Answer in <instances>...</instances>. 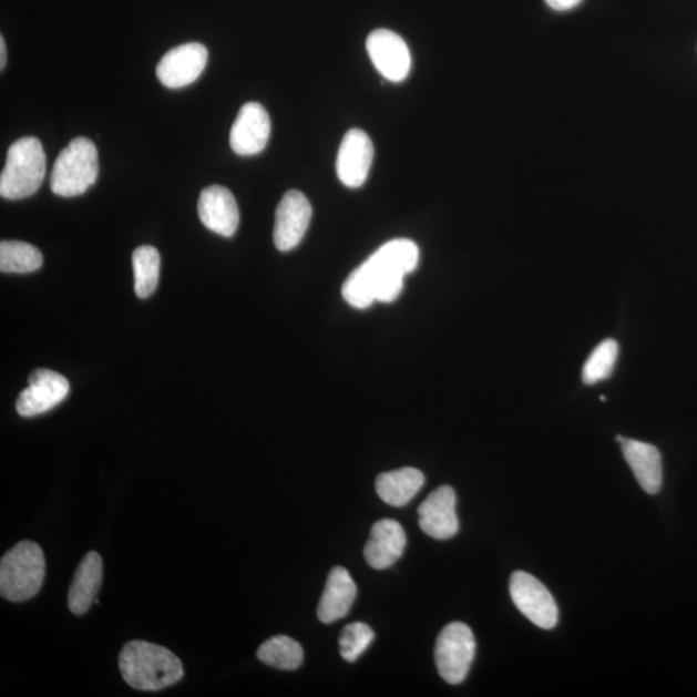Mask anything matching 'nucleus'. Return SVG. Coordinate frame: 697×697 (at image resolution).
<instances>
[{"mask_svg":"<svg viewBox=\"0 0 697 697\" xmlns=\"http://www.w3.org/2000/svg\"><path fill=\"white\" fill-rule=\"evenodd\" d=\"M420 250L410 239L386 243L350 274L342 297L351 307L366 309L375 301L393 303L402 293L403 278L418 268Z\"/></svg>","mask_w":697,"mask_h":697,"instance_id":"obj_1","label":"nucleus"},{"mask_svg":"<svg viewBox=\"0 0 697 697\" xmlns=\"http://www.w3.org/2000/svg\"><path fill=\"white\" fill-rule=\"evenodd\" d=\"M122 677L140 691H160L184 677L182 660L168 648L146 640H131L120 655Z\"/></svg>","mask_w":697,"mask_h":697,"instance_id":"obj_2","label":"nucleus"},{"mask_svg":"<svg viewBox=\"0 0 697 697\" xmlns=\"http://www.w3.org/2000/svg\"><path fill=\"white\" fill-rule=\"evenodd\" d=\"M47 158L41 141L22 137L7 153L6 166L0 175V195L19 201L31 197L44 182Z\"/></svg>","mask_w":697,"mask_h":697,"instance_id":"obj_3","label":"nucleus"},{"mask_svg":"<svg viewBox=\"0 0 697 697\" xmlns=\"http://www.w3.org/2000/svg\"><path fill=\"white\" fill-rule=\"evenodd\" d=\"M44 576L42 547L33 542H21L0 562V594L11 602L31 599L42 590Z\"/></svg>","mask_w":697,"mask_h":697,"instance_id":"obj_4","label":"nucleus"},{"mask_svg":"<svg viewBox=\"0 0 697 697\" xmlns=\"http://www.w3.org/2000/svg\"><path fill=\"white\" fill-rule=\"evenodd\" d=\"M99 176V154L90 139L72 140L60 153L51 175V191L60 197L72 198L82 195L96 183Z\"/></svg>","mask_w":697,"mask_h":697,"instance_id":"obj_5","label":"nucleus"},{"mask_svg":"<svg viewBox=\"0 0 697 697\" xmlns=\"http://www.w3.org/2000/svg\"><path fill=\"white\" fill-rule=\"evenodd\" d=\"M434 655L438 673L445 683H464L475 655L472 629L459 622L445 626L437 638Z\"/></svg>","mask_w":697,"mask_h":697,"instance_id":"obj_6","label":"nucleus"},{"mask_svg":"<svg viewBox=\"0 0 697 697\" xmlns=\"http://www.w3.org/2000/svg\"><path fill=\"white\" fill-rule=\"evenodd\" d=\"M509 591L516 608L539 628L550 631L558 624L557 603L535 576L516 571L511 577Z\"/></svg>","mask_w":697,"mask_h":697,"instance_id":"obj_7","label":"nucleus"},{"mask_svg":"<svg viewBox=\"0 0 697 697\" xmlns=\"http://www.w3.org/2000/svg\"><path fill=\"white\" fill-rule=\"evenodd\" d=\"M367 52L376 70L389 82H403L411 72V52L402 37L379 29L367 38Z\"/></svg>","mask_w":697,"mask_h":697,"instance_id":"obj_8","label":"nucleus"},{"mask_svg":"<svg viewBox=\"0 0 697 697\" xmlns=\"http://www.w3.org/2000/svg\"><path fill=\"white\" fill-rule=\"evenodd\" d=\"M70 386L64 376L39 368L29 378V387L23 389L16 401V410L23 418H33L51 411L69 396Z\"/></svg>","mask_w":697,"mask_h":697,"instance_id":"obj_9","label":"nucleus"},{"mask_svg":"<svg viewBox=\"0 0 697 697\" xmlns=\"http://www.w3.org/2000/svg\"><path fill=\"white\" fill-rule=\"evenodd\" d=\"M208 61V51L201 43H186L168 51L158 66L156 76L164 88L184 89L198 80Z\"/></svg>","mask_w":697,"mask_h":697,"instance_id":"obj_10","label":"nucleus"},{"mask_svg":"<svg viewBox=\"0 0 697 697\" xmlns=\"http://www.w3.org/2000/svg\"><path fill=\"white\" fill-rule=\"evenodd\" d=\"M311 205L299 191H289L279 202L274 224V245L287 253L300 245L311 221Z\"/></svg>","mask_w":697,"mask_h":697,"instance_id":"obj_11","label":"nucleus"},{"mask_svg":"<svg viewBox=\"0 0 697 697\" xmlns=\"http://www.w3.org/2000/svg\"><path fill=\"white\" fill-rule=\"evenodd\" d=\"M419 524L426 534L435 540H449L459 532L457 492L450 485H441L419 506Z\"/></svg>","mask_w":697,"mask_h":697,"instance_id":"obj_12","label":"nucleus"},{"mask_svg":"<svg viewBox=\"0 0 697 697\" xmlns=\"http://www.w3.org/2000/svg\"><path fill=\"white\" fill-rule=\"evenodd\" d=\"M372 161L373 144L367 133L358 129L347 132L336 161L340 182L351 189L362 186L370 174Z\"/></svg>","mask_w":697,"mask_h":697,"instance_id":"obj_13","label":"nucleus"},{"mask_svg":"<svg viewBox=\"0 0 697 697\" xmlns=\"http://www.w3.org/2000/svg\"><path fill=\"white\" fill-rule=\"evenodd\" d=\"M271 123L268 112L258 103L240 107L230 131V146L243 156L262 153L270 137Z\"/></svg>","mask_w":697,"mask_h":697,"instance_id":"obj_14","label":"nucleus"},{"mask_svg":"<svg viewBox=\"0 0 697 697\" xmlns=\"http://www.w3.org/2000/svg\"><path fill=\"white\" fill-rule=\"evenodd\" d=\"M198 215L207 229L223 237H233L239 225V208L229 189L213 185L202 191Z\"/></svg>","mask_w":697,"mask_h":697,"instance_id":"obj_15","label":"nucleus"},{"mask_svg":"<svg viewBox=\"0 0 697 697\" xmlns=\"http://www.w3.org/2000/svg\"><path fill=\"white\" fill-rule=\"evenodd\" d=\"M407 536L403 527L394 520H381L373 524L365 547V560L375 570L393 566L402 557Z\"/></svg>","mask_w":697,"mask_h":697,"instance_id":"obj_16","label":"nucleus"},{"mask_svg":"<svg viewBox=\"0 0 697 697\" xmlns=\"http://www.w3.org/2000/svg\"><path fill=\"white\" fill-rule=\"evenodd\" d=\"M617 442L621 443L626 463L633 470L637 482L649 495H656L662 490L663 484V464L659 450L655 445L629 440L618 435Z\"/></svg>","mask_w":697,"mask_h":697,"instance_id":"obj_17","label":"nucleus"},{"mask_svg":"<svg viewBox=\"0 0 697 697\" xmlns=\"http://www.w3.org/2000/svg\"><path fill=\"white\" fill-rule=\"evenodd\" d=\"M103 558L98 552H90L78 566L68 594L70 611L76 616L89 613L95 603L103 583Z\"/></svg>","mask_w":697,"mask_h":697,"instance_id":"obj_18","label":"nucleus"},{"mask_svg":"<svg viewBox=\"0 0 697 697\" xmlns=\"http://www.w3.org/2000/svg\"><path fill=\"white\" fill-rule=\"evenodd\" d=\"M357 597V585L344 567L332 568L328 575L322 598L318 605V617L324 624H331L346 617Z\"/></svg>","mask_w":697,"mask_h":697,"instance_id":"obj_19","label":"nucleus"},{"mask_svg":"<svg viewBox=\"0 0 697 697\" xmlns=\"http://www.w3.org/2000/svg\"><path fill=\"white\" fill-rule=\"evenodd\" d=\"M426 483V476L419 469L402 468L382 473L376 480V492L391 506H404L418 495Z\"/></svg>","mask_w":697,"mask_h":697,"instance_id":"obj_20","label":"nucleus"},{"mask_svg":"<svg viewBox=\"0 0 697 697\" xmlns=\"http://www.w3.org/2000/svg\"><path fill=\"white\" fill-rule=\"evenodd\" d=\"M258 660L269 667L281 670H295L304 662V649L299 642L287 636H277L268 640L257 649Z\"/></svg>","mask_w":697,"mask_h":697,"instance_id":"obj_21","label":"nucleus"},{"mask_svg":"<svg viewBox=\"0 0 697 697\" xmlns=\"http://www.w3.org/2000/svg\"><path fill=\"white\" fill-rule=\"evenodd\" d=\"M135 293L140 299L151 297L160 284L161 255L152 246H141L132 255Z\"/></svg>","mask_w":697,"mask_h":697,"instance_id":"obj_22","label":"nucleus"},{"mask_svg":"<svg viewBox=\"0 0 697 697\" xmlns=\"http://www.w3.org/2000/svg\"><path fill=\"white\" fill-rule=\"evenodd\" d=\"M43 255L25 242L3 240L0 243V270L2 273L28 274L41 268Z\"/></svg>","mask_w":697,"mask_h":697,"instance_id":"obj_23","label":"nucleus"},{"mask_svg":"<svg viewBox=\"0 0 697 697\" xmlns=\"http://www.w3.org/2000/svg\"><path fill=\"white\" fill-rule=\"evenodd\" d=\"M618 346L613 339L602 341L586 359L583 368V381L587 386H594L606 380L613 375L617 362Z\"/></svg>","mask_w":697,"mask_h":697,"instance_id":"obj_24","label":"nucleus"},{"mask_svg":"<svg viewBox=\"0 0 697 697\" xmlns=\"http://www.w3.org/2000/svg\"><path fill=\"white\" fill-rule=\"evenodd\" d=\"M375 633L365 623H351L342 629L339 645L344 660L355 663L372 644Z\"/></svg>","mask_w":697,"mask_h":697,"instance_id":"obj_25","label":"nucleus"},{"mask_svg":"<svg viewBox=\"0 0 697 697\" xmlns=\"http://www.w3.org/2000/svg\"><path fill=\"white\" fill-rule=\"evenodd\" d=\"M583 0H545V3L554 11L565 12L574 10Z\"/></svg>","mask_w":697,"mask_h":697,"instance_id":"obj_26","label":"nucleus"},{"mask_svg":"<svg viewBox=\"0 0 697 697\" xmlns=\"http://www.w3.org/2000/svg\"><path fill=\"white\" fill-rule=\"evenodd\" d=\"M7 64V50L3 35L0 37V70H4Z\"/></svg>","mask_w":697,"mask_h":697,"instance_id":"obj_27","label":"nucleus"}]
</instances>
